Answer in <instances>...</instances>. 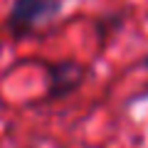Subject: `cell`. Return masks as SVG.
Returning <instances> with one entry per match:
<instances>
[{
	"mask_svg": "<svg viewBox=\"0 0 148 148\" xmlns=\"http://www.w3.org/2000/svg\"><path fill=\"white\" fill-rule=\"evenodd\" d=\"M64 0H15L8 12V30L15 40H25L40 25L62 12Z\"/></svg>",
	"mask_w": 148,
	"mask_h": 148,
	"instance_id": "6da1fadb",
	"label": "cell"
},
{
	"mask_svg": "<svg viewBox=\"0 0 148 148\" xmlns=\"http://www.w3.org/2000/svg\"><path fill=\"white\" fill-rule=\"evenodd\" d=\"M47 74H49L47 96L49 99H67L69 94H74L82 86V82L86 77V69H84V64L74 62V59H64V62L49 64Z\"/></svg>",
	"mask_w": 148,
	"mask_h": 148,
	"instance_id": "7a4b0ae2",
	"label": "cell"
}]
</instances>
